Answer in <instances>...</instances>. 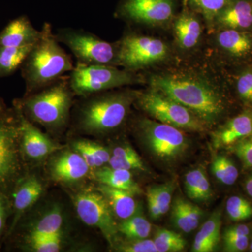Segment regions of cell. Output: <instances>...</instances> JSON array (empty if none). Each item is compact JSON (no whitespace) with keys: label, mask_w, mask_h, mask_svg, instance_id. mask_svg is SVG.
<instances>
[{"label":"cell","mask_w":252,"mask_h":252,"mask_svg":"<svg viewBox=\"0 0 252 252\" xmlns=\"http://www.w3.org/2000/svg\"><path fill=\"white\" fill-rule=\"evenodd\" d=\"M145 79L149 86L191 111L207 127L228 114L230 86L224 70L217 74L204 67L173 66L152 73Z\"/></svg>","instance_id":"6da1fadb"},{"label":"cell","mask_w":252,"mask_h":252,"mask_svg":"<svg viewBox=\"0 0 252 252\" xmlns=\"http://www.w3.org/2000/svg\"><path fill=\"white\" fill-rule=\"evenodd\" d=\"M24 76L30 91L44 89L74 69L69 55L60 46L51 25L45 23L26 58Z\"/></svg>","instance_id":"7a4b0ae2"},{"label":"cell","mask_w":252,"mask_h":252,"mask_svg":"<svg viewBox=\"0 0 252 252\" xmlns=\"http://www.w3.org/2000/svg\"><path fill=\"white\" fill-rule=\"evenodd\" d=\"M138 91L109 93L88 101L80 114V126L89 133L100 134L118 128L125 122Z\"/></svg>","instance_id":"3957f363"},{"label":"cell","mask_w":252,"mask_h":252,"mask_svg":"<svg viewBox=\"0 0 252 252\" xmlns=\"http://www.w3.org/2000/svg\"><path fill=\"white\" fill-rule=\"evenodd\" d=\"M118 67L137 72L168 63L173 49L161 39L135 32H127L117 42Z\"/></svg>","instance_id":"277c9868"},{"label":"cell","mask_w":252,"mask_h":252,"mask_svg":"<svg viewBox=\"0 0 252 252\" xmlns=\"http://www.w3.org/2000/svg\"><path fill=\"white\" fill-rule=\"evenodd\" d=\"M146 82L137 72L116 66L84 64L77 63L71 72L69 86L78 95L88 96L125 86Z\"/></svg>","instance_id":"5b68a950"},{"label":"cell","mask_w":252,"mask_h":252,"mask_svg":"<svg viewBox=\"0 0 252 252\" xmlns=\"http://www.w3.org/2000/svg\"><path fill=\"white\" fill-rule=\"evenodd\" d=\"M72 89L69 80L59 79L25 102L30 117L49 128H59L67 122L72 105Z\"/></svg>","instance_id":"8992f818"},{"label":"cell","mask_w":252,"mask_h":252,"mask_svg":"<svg viewBox=\"0 0 252 252\" xmlns=\"http://www.w3.org/2000/svg\"><path fill=\"white\" fill-rule=\"evenodd\" d=\"M135 102L157 122L189 132L207 130V126L191 111L155 88L149 86L145 91H138Z\"/></svg>","instance_id":"52a82bcc"},{"label":"cell","mask_w":252,"mask_h":252,"mask_svg":"<svg viewBox=\"0 0 252 252\" xmlns=\"http://www.w3.org/2000/svg\"><path fill=\"white\" fill-rule=\"evenodd\" d=\"M138 128L149 152L160 161H177L188 151L189 139L180 129L148 118L140 120Z\"/></svg>","instance_id":"ba28073f"},{"label":"cell","mask_w":252,"mask_h":252,"mask_svg":"<svg viewBox=\"0 0 252 252\" xmlns=\"http://www.w3.org/2000/svg\"><path fill=\"white\" fill-rule=\"evenodd\" d=\"M55 36L70 49L77 63L118 67L117 42L112 44L87 32L74 29L61 30Z\"/></svg>","instance_id":"9c48e42d"},{"label":"cell","mask_w":252,"mask_h":252,"mask_svg":"<svg viewBox=\"0 0 252 252\" xmlns=\"http://www.w3.org/2000/svg\"><path fill=\"white\" fill-rule=\"evenodd\" d=\"M183 0H121L119 17L149 28H170Z\"/></svg>","instance_id":"30bf717a"},{"label":"cell","mask_w":252,"mask_h":252,"mask_svg":"<svg viewBox=\"0 0 252 252\" xmlns=\"http://www.w3.org/2000/svg\"><path fill=\"white\" fill-rule=\"evenodd\" d=\"M215 62L223 70L252 64V32L220 30L210 34Z\"/></svg>","instance_id":"8fae6325"},{"label":"cell","mask_w":252,"mask_h":252,"mask_svg":"<svg viewBox=\"0 0 252 252\" xmlns=\"http://www.w3.org/2000/svg\"><path fill=\"white\" fill-rule=\"evenodd\" d=\"M74 203L79 219L100 230L108 243L114 245L119 232L118 224L104 195L97 190L81 192L74 197Z\"/></svg>","instance_id":"7c38bea8"},{"label":"cell","mask_w":252,"mask_h":252,"mask_svg":"<svg viewBox=\"0 0 252 252\" xmlns=\"http://www.w3.org/2000/svg\"><path fill=\"white\" fill-rule=\"evenodd\" d=\"M173 36L174 53L190 56L203 44L206 26L201 16L189 9L183 0L182 6L170 26Z\"/></svg>","instance_id":"4fadbf2b"},{"label":"cell","mask_w":252,"mask_h":252,"mask_svg":"<svg viewBox=\"0 0 252 252\" xmlns=\"http://www.w3.org/2000/svg\"><path fill=\"white\" fill-rule=\"evenodd\" d=\"M250 136H252V109L245 107L212 132V145L215 149L231 147Z\"/></svg>","instance_id":"5bb4252c"},{"label":"cell","mask_w":252,"mask_h":252,"mask_svg":"<svg viewBox=\"0 0 252 252\" xmlns=\"http://www.w3.org/2000/svg\"><path fill=\"white\" fill-rule=\"evenodd\" d=\"M220 30L252 32V0H230L214 19L207 34Z\"/></svg>","instance_id":"9a60e30c"},{"label":"cell","mask_w":252,"mask_h":252,"mask_svg":"<svg viewBox=\"0 0 252 252\" xmlns=\"http://www.w3.org/2000/svg\"><path fill=\"white\" fill-rule=\"evenodd\" d=\"M19 128L0 122V184H5L18 169L17 138Z\"/></svg>","instance_id":"2e32d148"},{"label":"cell","mask_w":252,"mask_h":252,"mask_svg":"<svg viewBox=\"0 0 252 252\" xmlns=\"http://www.w3.org/2000/svg\"><path fill=\"white\" fill-rule=\"evenodd\" d=\"M19 129L22 137L23 151L32 160H42L50 154L61 149L60 146L22 116Z\"/></svg>","instance_id":"e0dca14e"},{"label":"cell","mask_w":252,"mask_h":252,"mask_svg":"<svg viewBox=\"0 0 252 252\" xmlns=\"http://www.w3.org/2000/svg\"><path fill=\"white\" fill-rule=\"evenodd\" d=\"M90 167L84 158L76 152H65L56 158L51 165L53 178L63 183H73L82 180L89 173Z\"/></svg>","instance_id":"ac0fdd59"},{"label":"cell","mask_w":252,"mask_h":252,"mask_svg":"<svg viewBox=\"0 0 252 252\" xmlns=\"http://www.w3.org/2000/svg\"><path fill=\"white\" fill-rule=\"evenodd\" d=\"M41 31H36L28 18H16L5 28L0 34V46L32 45L39 40Z\"/></svg>","instance_id":"d6986e66"},{"label":"cell","mask_w":252,"mask_h":252,"mask_svg":"<svg viewBox=\"0 0 252 252\" xmlns=\"http://www.w3.org/2000/svg\"><path fill=\"white\" fill-rule=\"evenodd\" d=\"M97 190L104 195L114 215L120 220H125L138 212L134 194L103 185Z\"/></svg>","instance_id":"ffe728a7"},{"label":"cell","mask_w":252,"mask_h":252,"mask_svg":"<svg viewBox=\"0 0 252 252\" xmlns=\"http://www.w3.org/2000/svg\"><path fill=\"white\" fill-rule=\"evenodd\" d=\"M42 192V184L34 176L28 177L20 185L14 195L15 217L13 228L23 214L37 201Z\"/></svg>","instance_id":"44dd1931"},{"label":"cell","mask_w":252,"mask_h":252,"mask_svg":"<svg viewBox=\"0 0 252 252\" xmlns=\"http://www.w3.org/2000/svg\"><path fill=\"white\" fill-rule=\"evenodd\" d=\"M94 177L100 185L126 190L135 195L142 193L140 186L133 180L129 170L102 166L97 169Z\"/></svg>","instance_id":"7402d4cb"},{"label":"cell","mask_w":252,"mask_h":252,"mask_svg":"<svg viewBox=\"0 0 252 252\" xmlns=\"http://www.w3.org/2000/svg\"><path fill=\"white\" fill-rule=\"evenodd\" d=\"M221 216V210H217L204 223L194 239L192 252L215 251L220 240Z\"/></svg>","instance_id":"603a6c76"},{"label":"cell","mask_w":252,"mask_h":252,"mask_svg":"<svg viewBox=\"0 0 252 252\" xmlns=\"http://www.w3.org/2000/svg\"><path fill=\"white\" fill-rule=\"evenodd\" d=\"M230 88L245 107L252 109V64L224 70Z\"/></svg>","instance_id":"cb8c5ba5"},{"label":"cell","mask_w":252,"mask_h":252,"mask_svg":"<svg viewBox=\"0 0 252 252\" xmlns=\"http://www.w3.org/2000/svg\"><path fill=\"white\" fill-rule=\"evenodd\" d=\"M112 168L129 170H142L145 171L143 161L135 149L130 146L124 145L116 147L113 150L108 162Z\"/></svg>","instance_id":"d4e9b609"},{"label":"cell","mask_w":252,"mask_h":252,"mask_svg":"<svg viewBox=\"0 0 252 252\" xmlns=\"http://www.w3.org/2000/svg\"><path fill=\"white\" fill-rule=\"evenodd\" d=\"M34 45L0 46V76L8 75L14 72L26 61Z\"/></svg>","instance_id":"484cf974"},{"label":"cell","mask_w":252,"mask_h":252,"mask_svg":"<svg viewBox=\"0 0 252 252\" xmlns=\"http://www.w3.org/2000/svg\"><path fill=\"white\" fill-rule=\"evenodd\" d=\"M118 230L128 240H142L150 235L152 224L138 211L118 224Z\"/></svg>","instance_id":"4316f807"},{"label":"cell","mask_w":252,"mask_h":252,"mask_svg":"<svg viewBox=\"0 0 252 252\" xmlns=\"http://www.w3.org/2000/svg\"><path fill=\"white\" fill-rule=\"evenodd\" d=\"M189 9L200 15L206 26L207 32L210 31L214 19L220 14L230 0H184Z\"/></svg>","instance_id":"83f0119b"},{"label":"cell","mask_w":252,"mask_h":252,"mask_svg":"<svg viewBox=\"0 0 252 252\" xmlns=\"http://www.w3.org/2000/svg\"><path fill=\"white\" fill-rule=\"evenodd\" d=\"M63 218L61 209L57 205L46 212L39 221L36 222L31 234L50 236L61 233Z\"/></svg>","instance_id":"f1b7e54d"},{"label":"cell","mask_w":252,"mask_h":252,"mask_svg":"<svg viewBox=\"0 0 252 252\" xmlns=\"http://www.w3.org/2000/svg\"><path fill=\"white\" fill-rule=\"evenodd\" d=\"M211 169L214 176L223 185H233L238 180V168L234 162L225 156L217 155L214 157Z\"/></svg>","instance_id":"f546056e"},{"label":"cell","mask_w":252,"mask_h":252,"mask_svg":"<svg viewBox=\"0 0 252 252\" xmlns=\"http://www.w3.org/2000/svg\"><path fill=\"white\" fill-rule=\"evenodd\" d=\"M153 240L158 252H182L187 245V241L182 235L164 228L156 231Z\"/></svg>","instance_id":"4dcf8cb0"},{"label":"cell","mask_w":252,"mask_h":252,"mask_svg":"<svg viewBox=\"0 0 252 252\" xmlns=\"http://www.w3.org/2000/svg\"><path fill=\"white\" fill-rule=\"evenodd\" d=\"M227 215L233 221H243L252 217V205L246 199L234 195L230 197L225 205Z\"/></svg>","instance_id":"1f68e13d"},{"label":"cell","mask_w":252,"mask_h":252,"mask_svg":"<svg viewBox=\"0 0 252 252\" xmlns=\"http://www.w3.org/2000/svg\"><path fill=\"white\" fill-rule=\"evenodd\" d=\"M174 189L175 185L173 182H169L163 185L154 186L147 190L148 193L153 195L162 215H165L170 210Z\"/></svg>","instance_id":"d6a6232c"},{"label":"cell","mask_w":252,"mask_h":252,"mask_svg":"<svg viewBox=\"0 0 252 252\" xmlns=\"http://www.w3.org/2000/svg\"><path fill=\"white\" fill-rule=\"evenodd\" d=\"M31 243L34 251L37 252H57L61 249V235H42L31 234Z\"/></svg>","instance_id":"836d02e7"},{"label":"cell","mask_w":252,"mask_h":252,"mask_svg":"<svg viewBox=\"0 0 252 252\" xmlns=\"http://www.w3.org/2000/svg\"><path fill=\"white\" fill-rule=\"evenodd\" d=\"M172 220L177 228L189 233L192 231L183 205V198L178 197L175 199L172 207Z\"/></svg>","instance_id":"e575fe53"},{"label":"cell","mask_w":252,"mask_h":252,"mask_svg":"<svg viewBox=\"0 0 252 252\" xmlns=\"http://www.w3.org/2000/svg\"><path fill=\"white\" fill-rule=\"evenodd\" d=\"M231 149L245 167L252 169V136L239 141Z\"/></svg>","instance_id":"d590c367"},{"label":"cell","mask_w":252,"mask_h":252,"mask_svg":"<svg viewBox=\"0 0 252 252\" xmlns=\"http://www.w3.org/2000/svg\"><path fill=\"white\" fill-rule=\"evenodd\" d=\"M119 251L124 252H158L153 240H128L118 248Z\"/></svg>","instance_id":"8d00e7d4"},{"label":"cell","mask_w":252,"mask_h":252,"mask_svg":"<svg viewBox=\"0 0 252 252\" xmlns=\"http://www.w3.org/2000/svg\"><path fill=\"white\" fill-rule=\"evenodd\" d=\"M205 171L203 167L193 169L187 172L185 176V187L187 196L191 200L196 199L197 191L200 184V178Z\"/></svg>","instance_id":"74e56055"},{"label":"cell","mask_w":252,"mask_h":252,"mask_svg":"<svg viewBox=\"0 0 252 252\" xmlns=\"http://www.w3.org/2000/svg\"><path fill=\"white\" fill-rule=\"evenodd\" d=\"M223 250L228 252L245 251L250 246V235L223 238Z\"/></svg>","instance_id":"f35d334b"},{"label":"cell","mask_w":252,"mask_h":252,"mask_svg":"<svg viewBox=\"0 0 252 252\" xmlns=\"http://www.w3.org/2000/svg\"><path fill=\"white\" fill-rule=\"evenodd\" d=\"M183 205L185 207L186 215L188 220L189 225L192 231L198 226L200 220L203 216V211L197 205L190 203L188 200L183 198Z\"/></svg>","instance_id":"ab89813d"},{"label":"cell","mask_w":252,"mask_h":252,"mask_svg":"<svg viewBox=\"0 0 252 252\" xmlns=\"http://www.w3.org/2000/svg\"><path fill=\"white\" fill-rule=\"evenodd\" d=\"M212 191L210 181L204 171L200 178L195 201L205 202L212 198Z\"/></svg>","instance_id":"60d3db41"},{"label":"cell","mask_w":252,"mask_h":252,"mask_svg":"<svg viewBox=\"0 0 252 252\" xmlns=\"http://www.w3.org/2000/svg\"><path fill=\"white\" fill-rule=\"evenodd\" d=\"M250 233H251V230L248 225L240 223V224L230 225L227 228L223 233V238L250 235Z\"/></svg>","instance_id":"b9f144b4"},{"label":"cell","mask_w":252,"mask_h":252,"mask_svg":"<svg viewBox=\"0 0 252 252\" xmlns=\"http://www.w3.org/2000/svg\"><path fill=\"white\" fill-rule=\"evenodd\" d=\"M147 203H148V209L149 216L154 220H158L162 216L161 212L158 205L154 199L152 194L147 192Z\"/></svg>","instance_id":"7bdbcfd3"},{"label":"cell","mask_w":252,"mask_h":252,"mask_svg":"<svg viewBox=\"0 0 252 252\" xmlns=\"http://www.w3.org/2000/svg\"><path fill=\"white\" fill-rule=\"evenodd\" d=\"M5 220V209L2 199L0 197V233L4 228Z\"/></svg>","instance_id":"ee69618b"},{"label":"cell","mask_w":252,"mask_h":252,"mask_svg":"<svg viewBox=\"0 0 252 252\" xmlns=\"http://www.w3.org/2000/svg\"><path fill=\"white\" fill-rule=\"evenodd\" d=\"M245 189L247 193L252 198V174L249 176L245 182Z\"/></svg>","instance_id":"f6af8a7d"},{"label":"cell","mask_w":252,"mask_h":252,"mask_svg":"<svg viewBox=\"0 0 252 252\" xmlns=\"http://www.w3.org/2000/svg\"><path fill=\"white\" fill-rule=\"evenodd\" d=\"M249 248H250V251L252 252V240L251 243H250V246H249Z\"/></svg>","instance_id":"bcb514c9"},{"label":"cell","mask_w":252,"mask_h":252,"mask_svg":"<svg viewBox=\"0 0 252 252\" xmlns=\"http://www.w3.org/2000/svg\"><path fill=\"white\" fill-rule=\"evenodd\" d=\"M1 103H0V110H1Z\"/></svg>","instance_id":"7dc6e473"}]
</instances>
